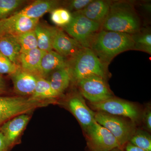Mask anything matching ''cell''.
Instances as JSON below:
<instances>
[{
  "instance_id": "cell-1",
  "label": "cell",
  "mask_w": 151,
  "mask_h": 151,
  "mask_svg": "<svg viewBox=\"0 0 151 151\" xmlns=\"http://www.w3.org/2000/svg\"><path fill=\"white\" fill-rule=\"evenodd\" d=\"M101 29L133 35L139 31L141 21L133 3L113 1Z\"/></svg>"
},
{
  "instance_id": "cell-2",
  "label": "cell",
  "mask_w": 151,
  "mask_h": 151,
  "mask_svg": "<svg viewBox=\"0 0 151 151\" xmlns=\"http://www.w3.org/2000/svg\"><path fill=\"white\" fill-rule=\"evenodd\" d=\"M90 49L106 65L118 54L134 50L132 35L101 29L92 41Z\"/></svg>"
},
{
  "instance_id": "cell-3",
  "label": "cell",
  "mask_w": 151,
  "mask_h": 151,
  "mask_svg": "<svg viewBox=\"0 0 151 151\" xmlns=\"http://www.w3.org/2000/svg\"><path fill=\"white\" fill-rule=\"evenodd\" d=\"M108 65L89 48H82L68 60V68L70 70L72 81L76 83L92 75L106 79Z\"/></svg>"
},
{
  "instance_id": "cell-4",
  "label": "cell",
  "mask_w": 151,
  "mask_h": 151,
  "mask_svg": "<svg viewBox=\"0 0 151 151\" xmlns=\"http://www.w3.org/2000/svg\"><path fill=\"white\" fill-rule=\"evenodd\" d=\"M54 103L52 100L37 101L29 97L0 96V127L16 116L28 114L35 109Z\"/></svg>"
},
{
  "instance_id": "cell-5",
  "label": "cell",
  "mask_w": 151,
  "mask_h": 151,
  "mask_svg": "<svg viewBox=\"0 0 151 151\" xmlns=\"http://www.w3.org/2000/svg\"><path fill=\"white\" fill-rule=\"evenodd\" d=\"M72 19L62 29L84 48H90L94 37L101 29V25L77 12L71 13Z\"/></svg>"
},
{
  "instance_id": "cell-6",
  "label": "cell",
  "mask_w": 151,
  "mask_h": 151,
  "mask_svg": "<svg viewBox=\"0 0 151 151\" xmlns=\"http://www.w3.org/2000/svg\"><path fill=\"white\" fill-rule=\"evenodd\" d=\"M94 117L97 123L111 132L123 149L134 134L133 124L119 117L97 112Z\"/></svg>"
},
{
  "instance_id": "cell-7",
  "label": "cell",
  "mask_w": 151,
  "mask_h": 151,
  "mask_svg": "<svg viewBox=\"0 0 151 151\" xmlns=\"http://www.w3.org/2000/svg\"><path fill=\"white\" fill-rule=\"evenodd\" d=\"M77 84L81 96L91 103H100L113 97L105 79L100 76H90Z\"/></svg>"
},
{
  "instance_id": "cell-8",
  "label": "cell",
  "mask_w": 151,
  "mask_h": 151,
  "mask_svg": "<svg viewBox=\"0 0 151 151\" xmlns=\"http://www.w3.org/2000/svg\"><path fill=\"white\" fill-rule=\"evenodd\" d=\"M90 151H110L116 149L123 150L117 139L107 129L94 122L86 130Z\"/></svg>"
},
{
  "instance_id": "cell-9",
  "label": "cell",
  "mask_w": 151,
  "mask_h": 151,
  "mask_svg": "<svg viewBox=\"0 0 151 151\" xmlns=\"http://www.w3.org/2000/svg\"><path fill=\"white\" fill-rule=\"evenodd\" d=\"M91 105L98 112L127 117L132 121H137L139 117V110L135 105L119 98L112 97L100 103H91Z\"/></svg>"
},
{
  "instance_id": "cell-10",
  "label": "cell",
  "mask_w": 151,
  "mask_h": 151,
  "mask_svg": "<svg viewBox=\"0 0 151 151\" xmlns=\"http://www.w3.org/2000/svg\"><path fill=\"white\" fill-rule=\"evenodd\" d=\"M31 115L24 114L16 116L0 127L10 148L12 149L21 142L22 134L30 120Z\"/></svg>"
},
{
  "instance_id": "cell-11",
  "label": "cell",
  "mask_w": 151,
  "mask_h": 151,
  "mask_svg": "<svg viewBox=\"0 0 151 151\" xmlns=\"http://www.w3.org/2000/svg\"><path fill=\"white\" fill-rule=\"evenodd\" d=\"M67 106L70 112L86 130L95 122V113L89 109L81 94H75L69 97Z\"/></svg>"
},
{
  "instance_id": "cell-12",
  "label": "cell",
  "mask_w": 151,
  "mask_h": 151,
  "mask_svg": "<svg viewBox=\"0 0 151 151\" xmlns=\"http://www.w3.org/2000/svg\"><path fill=\"white\" fill-rule=\"evenodd\" d=\"M84 48L76 40L57 27L52 42V49L62 56L70 58Z\"/></svg>"
},
{
  "instance_id": "cell-13",
  "label": "cell",
  "mask_w": 151,
  "mask_h": 151,
  "mask_svg": "<svg viewBox=\"0 0 151 151\" xmlns=\"http://www.w3.org/2000/svg\"><path fill=\"white\" fill-rule=\"evenodd\" d=\"M1 21L5 32L15 37L34 30L39 22V19L30 18L16 14Z\"/></svg>"
},
{
  "instance_id": "cell-14",
  "label": "cell",
  "mask_w": 151,
  "mask_h": 151,
  "mask_svg": "<svg viewBox=\"0 0 151 151\" xmlns=\"http://www.w3.org/2000/svg\"><path fill=\"white\" fill-rule=\"evenodd\" d=\"M12 81L14 91L16 94L24 97H30L34 92L38 76L23 70L21 67L10 76Z\"/></svg>"
},
{
  "instance_id": "cell-15",
  "label": "cell",
  "mask_w": 151,
  "mask_h": 151,
  "mask_svg": "<svg viewBox=\"0 0 151 151\" xmlns=\"http://www.w3.org/2000/svg\"><path fill=\"white\" fill-rule=\"evenodd\" d=\"M62 1L56 0H37L15 14L34 19L40 18L57 8L61 7Z\"/></svg>"
},
{
  "instance_id": "cell-16",
  "label": "cell",
  "mask_w": 151,
  "mask_h": 151,
  "mask_svg": "<svg viewBox=\"0 0 151 151\" xmlns=\"http://www.w3.org/2000/svg\"><path fill=\"white\" fill-rule=\"evenodd\" d=\"M113 2L107 0H93L83 9L77 12L102 25L108 15Z\"/></svg>"
},
{
  "instance_id": "cell-17",
  "label": "cell",
  "mask_w": 151,
  "mask_h": 151,
  "mask_svg": "<svg viewBox=\"0 0 151 151\" xmlns=\"http://www.w3.org/2000/svg\"><path fill=\"white\" fill-rule=\"evenodd\" d=\"M68 59L53 50L46 52L41 61L40 75L46 78L52 72L68 66Z\"/></svg>"
},
{
  "instance_id": "cell-18",
  "label": "cell",
  "mask_w": 151,
  "mask_h": 151,
  "mask_svg": "<svg viewBox=\"0 0 151 151\" xmlns=\"http://www.w3.org/2000/svg\"><path fill=\"white\" fill-rule=\"evenodd\" d=\"M45 52L37 48L22 52L19 58V65L23 70L41 77V61Z\"/></svg>"
},
{
  "instance_id": "cell-19",
  "label": "cell",
  "mask_w": 151,
  "mask_h": 151,
  "mask_svg": "<svg viewBox=\"0 0 151 151\" xmlns=\"http://www.w3.org/2000/svg\"><path fill=\"white\" fill-rule=\"evenodd\" d=\"M0 52L11 62L19 65L21 47L15 36L6 33L0 36Z\"/></svg>"
},
{
  "instance_id": "cell-20",
  "label": "cell",
  "mask_w": 151,
  "mask_h": 151,
  "mask_svg": "<svg viewBox=\"0 0 151 151\" xmlns=\"http://www.w3.org/2000/svg\"><path fill=\"white\" fill-rule=\"evenodd\" d=\"M56 29V27L39 22L34 30L37 39L38 48L45 52L53 50L52 42Z\"/></svg>"
},
{
  "instance_id": "cell-21",
  "label": "cell",
  "mask_w": 151,
  "mask_h": 151,
  "mask_svg": "<svg viewBox=\"0 0 151 151\" xmlns=\"http://www.w3.org/2000/svg\"><path fill=\"white\" fill-rule=\"evenodd\" d=\"M47 78L52 89L59 96L64 92L72 81L70 70L67 67L60 68L52 72Z\"/></svg>"
},
{
  "instance_id": "cell-22",
  "label": "cell",
  "mask_w": 151,
  "mask_h": 151,
  "mask_svg": "<svg viewBox=\"0 0 151 151\" xmlns=\"http://www.w3.org/2000/svg\"><path fill=\"white\" fill-rule=\"evenodd\" d=\"M59 96L52 88L47 78L39 77L38 78L34 92L29 97L33 100L37 101H54L55 98Z\"/></svg>"
},
{
  "instance_id": "cell-23",
  "label": "cell",
  "mask_w": 151,
  "mask_h": 151,
  "mask_svg": "<svg viewBox=\"0 0 151 151\" xmlns=\"http://www.w3.org/2000/svg\"><path fill=\"white\" fill-rule=\"evenodd\" d=\"M132 36L134 42V50L151 54V33L150 29H141Z\"/></svg>"
},
{
  "instance_id": "cell-24",
  "label": "cell",
  "mask_w": 151,
  "mask_h": 151,
  "mask_svg": "<svg viewBox=\"0 0 151 151\" xmlns=\"http://www.w3.org/2000/svg\"><path fill=\"white\" fill-rule=\"evenodd\" d=\"M27 1L24 0H0V20L13 15Z\"/></svg>"
},
{
  "instance_id": "cell-25",
  "label": "cell",
  "mask_w": 151,
  "mask_h": 151,
  "mask_svg": "<svg viewBox=\"0 0 151 151\" xmlns=\"http://www.w3.org/2000/svg\"><path fill=\"white\" fill-rule=\"evenodd\" d=\"M72 13L67 9L59 7L50 12V19L55 24L61 28L67 25L72 19Z\"/></svg>"
},
{
  "instance_id": "cell-26",
  "label": "cell",
  "mask_w": 151,
  "mask_h": 151,
  "mask_svg": "<svg viewBox=\"0 0 151 151\" xmlns=\"http://www.w3.org/2000/svg\"><path fill=\"white\" fill-rule=\"evenodd\" d=\"M21 47V53L38 48L37 39L34 31L16 37Z\"/></svg>"
},
{
  "instance_id": "cell-27",
  "label": "cell",
  "mask_w": 151,
  "mask_h": 151,
  "mask_svg": "<svg viewBox=\"0 0 151 151\" xmlns=\"http://www.w3.org/2000/svg\"><path fill=\"white\" fill-rule=\"evenodd\" d=\"M129 142L145 151H151V139L149 135L143 132L133 134Z\"/></svg>"
},
{
  "instance_id": "cell-28",
  "label": "cell",
  "mask_w": 151,
  "mask_h": 151,
  "mask_svg": "<svg viewBox=\"0 0 151 151\" xmlns=\"http://www.w3.org/2000/svg\"><path fill=\"white\" fill-rule=\"evenodd\" d=\"M20 68L19 65L14 64L0 52V75L6 74L11 76Z\"/></svg>"
},
{
  "instance_id": "cell-29",
  "label": "cell",
  "mask_w": 151,
  "mask_h": 151,
  "mask_svg": "<svg viewBox=\"0 0 151 151\" xmlns=\"http://www.w3.org/2000/svg\"><path fill=\"white\" fill-rule=\"evenodd\" d=\"M93 0H71L62 1V6L71 13L78 12L84 9Z\"/></svg>"
},
{
  "instance_id": "cell-30",
  "label": "cell",
  "mask_w": 151,
  "mask_h": 151,
  "mask_svg": "<svg viewBox=\"0 0 151 151\" xmlns=\"http://www.w3.org/2000/svg\"><path fill=\"white\" fill-rule=\"evenodd\" d=\"M5 138L0 132V151H11Z\"/></svg>"
},
{
  "instance_id": "cell-31",
  "label": "cell",
  "mask_w": 151,
  "mask_h": 151,
  "mask_svg": "<svg viewBox=\"0 0 151 151\" xmlns=\"http://www.w3.org/2000/svg\"><path fill=\"white\" fill-rule=\"evenodd\" d=\"M145 121L147 128L149 130L151 129V113L150 111H147L145 116Z\"/></svg>"
},
{
  "instance_id": "cell-32",
  "label": "cell",
  "mask_w": 151,
  "mask_h": 151,
  "mask_svg": "<svg viewBox=\"0 0 151 151\" xmlns=\"http://www.w3.org/2000/svg\"><path fill=\"white\" fill-rule=\"evenodd\" d=\"M125 151H145L133 145L129 142L127 143L125 146Z\"/></svg>"
},
{
  "instance_id": "cell-33",
  "label": "cell",
  "mask_w": 151,
  "mask_h": 151,
  "mask_svg": "<svg viewBox=\"0 0 151 151\" xmlns=\"http://www.w3.org/2000/svg\"><path fill=\"white\" fill-rule=\"evenodd\" d=\"M6 89L5 82L4 78L0 75V94L4 92Z\"/></svg>"
},
{
  "instance_id": "cell-34",
  "label": "cell",
  "mask_w": 151,
  "mask_h": 151,
  "mask_svg": "<svg viewBox=\"0 0 151 151\" xmlns=\"http://www.w3.org/2000/svg\"><path fill=\"white\" fill-rule=\"evenodd\" d=\"M4 33H5L4 29V26H3L1 21L0 20V36L1 35Z\"/></svg>"
},
{
  "instance_id": "cell-35",
  "label": "cell",
  "mask_w": 151,
  "mask_h": 151,
  "mask_svg": "<svg viewBox=\"0 0 151 151\" xmlns=\"http://www.w3.org/2000/svg\"><path fill=\"white\" fill-rule=\"evenodd\" d=\"M143 8L145 10L150 12L151 11V5L149 4H145L143 5Z\"/></svg>"
},
{
  "instance_id": "cell-36",
  "label": "cell",
  "mask_w": 151,
  "mask_h": 151,
  "mask_svg": "<svg viewBox=\"0 0 151 151\" xmlns=\"http://www.w3.org/2000/svg\"><path fill=\"white\" fill-rule=\"evenodd\" d=\"M118 149H115V150H112L110 151H117V150H118Z\"/></svg>"
}]
</instances>
